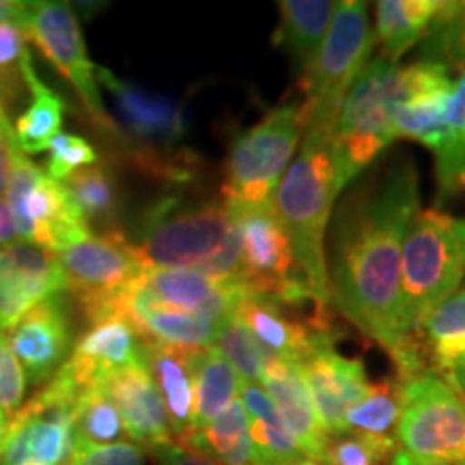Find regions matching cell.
<instances>
[{
	"label": "cell",
	"instance_id": "6da1fadb",
	"mask_svg": "<svg viewBox=\"0 0 465 465\" xmlns=\"http://www.w3.org/2000/svg\"><path fill=\"white\" fill-rule=\"evenodd\" d=\"M418 212L416 164L399 155L336 199L325 240L332 306L386 349L399 381L431 373L420 334L403 336L399 330L403 240Z\"/></svg>",
	"mask_w": 465,
	"mask_h": 465
},
{
	"label": "cell",
	"instance_id": "7a4b0ae2",
	"mask_svg": "<svg viewBox=\"0 0 465 465\" xmlns=\"http://www.w3.org/2000/svg\"><path fill=\"white\" fill-rule=\"evenodd\" d=\"M132 257L147 270H194L242 284L240 232L229 203L164 196L124 232Z\"/></svg>",
	"mask_w": 465,
	"mask_h": 465
},
{
	"label": "cell",
	"instance_id": "3957f363",
	"mask_svg": "<svg viewBox=\"0 0 465 465\" xmlns=\"http://www.w3.org/2000/svg\"><path fill=\"white\" fill-rule=\"evenodd\" d=\"M449 69L440 63L416 61L399 65L373 58L342 100L332 134V162L339 196L394 141V106L450 91Z\"/></svg>",
	"mask_w": 465,
	"mask_h": 465
},
{
	"label": "cell",
	"instance_id": "277c9868",
	"mask_svg": "<svg viewBox=\"0 0 465 465\" xmlns=\"http://www.w3.org/2000/svg\"><path fill=\"white\" fill-rule=\"evenodd\" d=\"M334 125L336 121L330 119H308L298 155L291 162L272 199L293 246L300 274L304 276L315 302L312 322L325 328L332 325L325 240L339 199L332 162Z\"/></svg>",
	"mask_w": 465,
	"mask_h": 465
},
{
	"label": "cell",
	"instance_id": "5b68a950",
	"mask_svg": "<svg viewBox=\"0 0 465 465\" xmlns=\"http://www.w3.org/2000/svg\"><path fill=\"white\" fill-rule=\"evenodd\" d=\"M465 278V218L422 209L411 220L401 257L399 330L418 334L435 306L457 293Z\"/></svg>",
	"mask_w": 465,
	"mask_h": 465
},
{
	"label": "cell",
	"instance_id": "8992f818",
	"mask_svg": "<svg viewBox=\"0 0 465 465\" xmlns=\"http://www.w3.org/2000/svg\"><path fill=\"white\" fill-rule=\"evenodd\" d=\"M97 83H102L113 100L116 130L134 164L162 182H190L199 160L182 147L185 136L182 104L116 78L106 67L97 69Z\"/></svg>",
	"mask_w": 465,
	"mask_h": 465
},
{
	"label": "cell",
	"instance_id": "52a82bcc",
	"mask_svg": "<svg viewBox=\"0 0 465 465\" xmlns=\"http://www.w3.org/2000/svg\"><path fill=\"white\" fill-rule=\"evenodd\" d=\"M306 124L304 104L293 102L270 110L257 125L242 132L226 158L224 201L240 207L270 205L298 153Z\"/></svg>",
	"mask_w": 465,
	"mask_h": 465
},
{
	"label": "cell",
	"instance_id": "ba28073f",
	"mask_svg": "<svg viewBox=\"0 0 465 465\" xmlns=\"http://www.w3.org/2000/svg\"><path fill=\"white\" fill-rule=\"evenodd\" d=\"M373 48L375 31L371 28L366 3L345 0L336 5L322 48L300 78L308 119H339L349 89L373 61Z\"/></svg>",
	"mask_w": 465,
	"mask_h": 465
},
{
	"label": "cell",
	"instance_id": "9c48e42d",
	"mask_svg": "<svg viewBox=\"0 0 465 465\" xmlns=\"http://www.w3.org/2000/svg\"><path fill=\"white\" fill-rule=\"evenodd\" d=\"M397 435L411 455L465 465V394L435 373L401 381Z\"/></svg>",
	"mask_w": 465,
	"mask_h": 465
},
{
	"label": "cell",
	"instance_id": "30bf717a",
	"mask_svg": "<svg viewBox=\"0 0 465 465\" xmlns=\"http://www.w3.org/2000/svg\"><path fill=\"white\" fill-rule=\"evenodd\" d=\"M240 232L242 282L250 293L267 295L281 304L312 302L311 289L295 263L293 246L274 205H231ZM315 306V302H312Z\"/></svg>",
	"mask_w": 465,
	"mask_h": 465
},
{
	"label": "cell",
	"instance_id": "8fae6325",
	"mask_svg": "<svg viewBox=\"0 0 465 465\" xmlns=\"http://www.w3.org/2000/svg\"><path fill=\"white\" fill-rule=\"evenodd\" d=\"M20 26L84 104L86 114L100 130L119 136L114 119L106 113L97 86V67L86 52L80 22L67 3L35 0L25 3Z\"/></svg>",
	"mask_w": 465,
	"mask_h": 465
},
{
	"label": "cell",
	"instance_id": "7c38bea8",
	"mask_svg": "<svg viewBox=\"0 0 465 465\" xmlns=\"http://www.w3.org/2000/svg\"><path fill=\"white\" fill-rule=\"evenodd\" d=\"M5 201L20 240L50 252H63L67 246L91 235V229L72 205L63 183L54 182L45 168L33 164L22 151H17L14 158Z\"/></svg>",
	"mask_w": 465,
	"mask_h": 465
},
{
	"label": "cell",
	"instance_id": "4fadbf2b",
	"mask_svg": "<svg viewBox=\"0 0 465 465\" xmlns=\"http://www.w3.org/2000/svg\"><path fill=\"white\" fill-rule=\"evenodd\" d=\"M78 401L72 383L54 375L11 418L0 465H67L74 452Z\"/></svg>",
	"mask_w": 465,
	"mask_h": 465
},
{
	"label": "cell",
	"instance_id": "5bb4252c",
	"mask_svg": "<svg viewBox=\"0 0 465 465\" xmlns=\"http://www.w3.org/2000/svg\"><path fill=\"white\" fill-rule=\"evenodd\" d=\"M58 261L67 291L83 306L89 322L108 315L113 302L143 274L121 231L91 232L58 252Z\"/></svg>",
	"mask_w": 465,
	"mask_h": 465
},
{
	"label": "cell",
	"instance_id": "9a60e30c",
	"mask_svg": "<svg viewBox=\"0 0 465 465\" xmlns=\"http://www.w3.org/2000/svg\"><path fill=\"white\" fill-rule=\"evenodd\" d=\"M65 293L58 254L25 240L0 248V332H9L44 300Z\"/></svg>",
	"mask_w": 465,
	"mask_h": 465
},
{
	"label": "cell",
	"instance_id": "2e32d148",
	"mask_svg": "<svg viewBox=\"0 0 465 465\" xmlns=\"http://www.w3.org/2000/svg\"><path fill=\"white\" fill-rule=\"evenodd\" d=\"M127 293L149 306L190 312L220 323L235 312L250 291L194 270H147L127 287Z\"/></svg>",
	"mask_w": 465,
	"mask_h": 465
},
{
	"label": "cell",
	"instance_id": "e0dca14e",
	"mask_svg": "<svg viewBox=\"0 0 465 465\" xmlns=\"http://www.w3.org/2000/svg\"><path fill=\"white\" fill-rule=\"evenodd\" d=\"M89 330L75 342L72 356L58 371L83 397L91 388L102 386L116 371L144 360L143 339L125 317L102 315L89 322Z\"/></svg>",
	"mask_w": 465,
	"mask_h": 465
},
{
	"label": "cell",
	"instance_id": "ac0fdd59",
	"mask_svg": "<svg viewBox=\"0 0 465 465\" xmlns=\"http://www.w3.org/2000/svg\"><path fill=\"white\" fill-rule=\"evenodd\" d=\"M11 351L33 386H45L67 362L72 325L63 295L44 300L7 332Z\"/></svg>",
	"mask_w": 465,
	"mask_h": 465
},
{
	"label": "cell",
	"instance_id": "d6986e66",
	"mask_svg": "<svg viewBox=\"0 0 465 465\" xmlns=\"http://www.w3.org/2000/svg\"><path fill=\"white\" fill-rule=\"evenodd\" d=\"M317 418L328 438L345 433V416L371 391L362 360L345 358L334 345H325L300 362Z\"/></svg>",
	"mask_w": 465,
	"mask_h": 465
},
{
	"label": "cell",
	"instance_id": "ffe728a7",
	"mask_svg": "<svg viewBox=\"0 0 465 465\" xmlns=\"http://www.w3.org/2000/svg\"><path fill=\"white\" fill-rule=\"evenodd\" d=\"M235 311L267 353L289 362H304L317 349L336 342L332 328H323L312 319H293L284 311V304L267 295L246 293Z\"/></svg>",
	"mask_w": 465,
	"mask_h": 465
},
{
	"label": "cell",
	"instance_id": "44dd1931",
	"mask_svg": "<svg viewBox=\"0 0 465 465\" xmlns=\"http://www.w3.org/2000/svg\"><path fill=\"white\" fill-rule=\"evenodd\" d=\"M104 388L119 407L127 438L134 440V444L153 452L173 444L174 440L164 401L144 360L124 371H116L104 381Z\"/></svg>",
	"mask_w": 465,
	"mask_h": 465
},
{
	"label": "cell",
	"instance_id": "7402d4cb",
	"mask_svg": "<svg viewBox=\"0 0 465 465\" xmlns=\"http://www.w3.org/2000/svg\"><path fill=\"white\" fill-rule=\"evenodd\" d=\"M261 381L304 457L325 463L330 438L319 422L315 405H312L306 383L302 380L300 366L267 353Z\"/></svg>",
	"mask_w": 465,
	"mask_h": 465
},
{
	"label": "cell",
	"instance_id": "603a6c76",
	"mask_svg": "<svg viewBox=\"0 0 465 465\" xmlns=\"http://www.w3.org/2000/svg\"><path fill=\"white\" fill-rule=\"evenodd\" d=\"M143 351L164 401L174 444L188 446L194 435V369L201 349H179L143 341Z\"/></svg>",
	"mask_w": 465,
	"mask_h": 465
},
{
	"label": "cell",
	"instance_id": "cb8c5ba5",
	"mask_svg": "<svg viewBox=\"0 0 465 465\" xmlns=\"http://www.w3.org/2000/svg\"><path fill=\"white\" fill-rule=\"evenodd\" d=\"M332 0H282L278 3V26L274 31V45L284 50L302 72L311 65L322 48L336 14Z\"/></svg>",
	"mask_w": 465,
	"mask_h": 465
},
{
	"label": "cell",
	"instance_id": "d4e9b609",
	"mask_svg": "<svg viewBox=\"0 0 465 465\" xmlns=\"http://www.w3.org/2000/svg\"><path fill=\"white\" fill-rule=\"evenodd\" d=\"M240 394L250 420V440L257 465H287L304 457L263 386L242 381Z\"/></svg>",
	"mask_w": 465,
	"mask_h": 465
},
{
	"label": "cell",
	"instance_id": "484cf974",
	"mask_svg": "<svg viewBox=\"0 0 465 465\" xmlns=\"http://www.w3.org/2000/svg\"><path fill=\"white\" fill-rule=\"evenodd\" d=\"M420 339L427 347L429 366L449 380L465 366V289L452 293L424 319Z\"/></svg>",
	"mask_w": 465,
	"mask_h": 465
},
{
	"label": "cell",
	"instance_id": "4316f807",
	"mask_svg": "<svg viewBox=\"0 0 465 465\" xmlns=\"http://www.w3.org/2000/svg\"><path fill=\"white\" fill-rule=\"evenodd\" d=\"M444 0H381L375 5V37L381 58L399 63L411 45L422 42Z\"/></svg>",
	"mask_w": 465,
	"mask_h": 465
},
{
	"label": "cell",
	"instance_id": "83f0119b",
	"mask_svg": "<svg viewBox=\"0 0 465 465\" xmlns=\"http://www.w3.org/2000/svg\"><path fill=\"white\" fill-rule=\"evenodd\" d=\"M22 75H25L26 89L31 91L33 102L31 106L15 119L14 136L17 149L25 155H28L45 151L50 147V143L61 134L65 100L39 78L33 63L25 67Z\"/></svg>",
	"mask_w": 465,
	"mask_h": 465
},
{
	"label": "cell",
	"instance_id": "f1b7e54d",
	"mask_svg": "<svg viewBox=\"0 0 465 465\" xmlns=\"http://www.w3.org/2000/svg\"><path fill=\"white\" fill-rule=\"evenodd\" d=\"M188 449L205 452L223 465H257L250 440V420L242 399L237 397L223 414L199 429Z\"/></svg>",
	"mask_w": 465,
	"mask_h": 465
},
{
	"label": "cell",
	"instance_id": "f546056e",
	"mask_svg": "<svg viewBox=\"0 0 465 465\" xmlns=\"http://www.w3.org/2000/svg\"><path fill=\"white\" fill-rule=\"evenodd\" d=\"M240 388L242 380L223 353L216 347L201 349L194 369V433L223 414Z\"/></svg>",
	"mask_w": 465,
	"mask_h": 465
},
{
	"label": "cell",
	"instance_id": "4dcf8cb0",
	"mask_svg": "<svg viewBox=\"0 0 465 465\" xmlns=\"http://www.w3.org/2000/svg\"><path fill=\"white\" fill-rule=\"evenodd\" d=\"M446 138L444 147L435 155V182H438V203L465 192V72L452 83L444 110Z\"/></svg>",
	"mask_w": 465,
	"mask_h": 465
},
{
	"label": "cell",
	"instance_id": "1f68e13d",
	"mask_svg": "<svg viewBox=\"0 0 465 465\" xmlns=\"http://www.w3.org/2000/svg\"><path fill=\"white\" fill-rule=\"evenodd\" d=\"M63 188L89 229L110 224L119 213V185L102 162L78 168L63 182Z\"/></svg>",
	"mask_w": 465,
	"mask_h": 465
},
{
	"label": "cell",
	"instance_id": "d6a6232c",
	"mask_svg": "<svg viewBox=\"0 0 465 465\" xmlns=\"http://www.w3.org/2000/svg\"><path fill=\"white\" fill-rule=\"evenodd\" d=\"M401 381L399 377L371 383V391L358 401L345 416V433L371 435V438L399 440Z\"/></svg>",
	"mask_w": 465,
	"mask_h": 465
},
{
	"label": "cell",
	"instance_id": "836d02e7",
	"mask_svg": "<svg viewBox=\"0 0 465 465\" xmlns=\"http://www.w3.org/2000/svg\"><path fill=\"white\" fill-rule=\"evenodd\" d=\"M449 93H438V95L420 97V100L394 106L391 116L394 138H411V141L424 144L433 155H438L449 138L444 121Z\"/></svg>",
	"mask_w": 465,
	"mask_h": 465
},
{
	"label": "cell",
	"instance_id": "e575fe53",
	"mask_svg": "<svg viewBox=\"0 0 465 465\" xmlns=\"http://www.w3.org/2000/svg\"><path fill=\"white\" fill-rule=\"evenodd\" d=\"M127 438L124 418L106 388L95 386L75 405V441L106 446Z\"/></svg>",
	"mask_w": 465,
	"mask_h": 465
},
{
	"label": "cell",
	"instance_id": "d590c367",
	"mask_svg": "<svg viewBox=\"0 0 465 465\" xmlns=\"http://www.w3.org/2000/svg\"><path fill=\"white\" fill-rule=\"evenodd\" d=\"M213 347L223 353L243 383L261 381L267 351L259 345V341L250 332L248 325L242 322L237 311L218 323Z\"/></svg>",
	"mask_w": 465,
	"mask_h": 465
},
{
	"label": "cell",
	"instance_id": "8d00e7d4",
	"mask_svg": "<svg viewBox=\"0 0 465 465\" xmlns=\"http://www.w3.org/2000/svg\"><path fill=\"white\" fill-rule=\"evenodd\" d=\"M420 61L440 63L446 69L465 63V3H441L420 45Z\"/></svg>",
	"mask_w": 465,
	"mask_h": 465
},
{
	"label": "cell",
	"instance_id": "74e56055",
	"mask_svg": "<svg viewBox=\"0 0 465 465\" xmlns=\"http://www.w3.org/2000/svg\"><path fill=\"white\" fill-rule=\"evenodd\" d=\"M399 440L371 438L360 433H342L330 438L325 450L328 465H386L397 452Z\"/></svg>",
	"mask_w": 465,
	"mask_h": 465
},
{
	"label": "cell",
	"instance_id": "f35d334b",
	"mask_svg": "<svg viewBox=\"0 0 465 465\" xmlns=\"http://www.w3.org/2000/svg\"><path fill=\"white\" fill-rule=\"evenodd\" d=\"M50 155L45 162V173L58 183H63L69 174L78 171V168L95 164L100 162L97 151L93 144L83 136L75 134H58L54 141L50 143Z\"/></svg>",
	"mask_w": 465,
	"mask_h": 465
},
{
	"label": "cell",
	"instance_id": "ab89813d",
	"mask_svg": "<svg viewBox=\"0 0 465 465\" xmlns=\"http://www.w3.org/2000/svg\"><path fill=\"white\" fill-rule=\"evenodd\" d=\"M67 465H144V449L134 441L95 446L74 441V452Z\"/></svg>",
	"mask_w": 465,
	"mask_h": 465
},
{
	"label": "cell",
	"instance_id": "60d3db41",
	"mask_svg": "<svg viewBox=\"0 0 465 465\" xmlns=\"http://www.w3.org/2000/svg\"><path fill=\"white\" fill-rule=\"evenodd\" d=\"M26 392V375L20 362L11 351L7 334L0 332V410L11 411L20 410L22 399Z\"/></svg>",
	"mask_w": 465,
	"mask_h": 465
},
{
	"label": "cell",
	"instance_id": "b9f144b4",
	"mask_svg": "<svg viewBox=\"0 0 465 465\" xmlns=\"http://www.w3.org/2000/svg\"><path fill=\"white\" fill-rule=\"evenodd\" d=\"M155 455H158L160 465H223L213 457L205 455V452L188 449V446L182 444H174V441L171 446H166V449L155 452Z\"/></svg>",
	"mask_w": 465,
	"mask_h": 465
},
{
	"label": "cell",
	"instance_id": "7bdbcfd3",
	"mask_svg": "<svg viewBox=\"0 0 465 465\" xmlns=\"http://www.w3.org/2000/svg\"><path fill=\"white\" fill-rule=\"evenodd\" d=\"M17 151L20 149H17V144H15L14 130H9V132L0 130V194H5V192H7L11 166H14V158H15Z\"/></svg>",
	"mask_w": 465,
	"mask_h": 465
},
{
	"label": "cell",
	"instance_id": "ee69618b",
	"mask_svg": "<svg viewBox=\"0 0 465 465\" xmlns=\"http://www.w3.org/2000/svg\"><path fill=\"white\" fill-rule=\"evenodd\" d=\"M17 240H20V235H17L11 209L7 205V201L0 199V248L9 246V243H14Z\"/></svg>",
	"mask_w": 465,
	"mask_h": 465
},
{
	"label": "cell",
	"instance_id": "f6af8a7d",
	"mask_svg": "<svg viewBox=\"0 0 465 465\" xmlns=\"http://www.w3.org/2000/svg\"><path fill=\"white\" fill-rule=\"evenodd\" d=\"M388 465H450V463L431 461V459L416 457V455H411V452H407V450H397Z\"/></svg>",
	"mask_w": 465,
	"mask_h": 465
},
{
	"label": "cell",
	"instance_id": "bcb514c9",
	"mask_svg": "<svg viewBox=\"0 0 465 465\" xmlns=\"http://www.w3.org/2000/svg\"><path fill=\"white\" fill-rule=\"evenodd\" d=\"M25 3H14V0H0V22H17L20 25Z\"/></svg>",
	"mask_w": 465,
	"mask_h": 465
},
{
	"label": "cell",
	"instance_id": "7dc6e473",
	"mask_svg": "<svg viewBox=\"0 0 465 465\" xmlns=\"http://www.w3.org/2000/svg\"><path fill=\"white\" fill-rule=\"evenodd\" d=\"M9 422H11V418H9L7 411L0 410V452H3L5 440H7V433H9Z\"/></svg>",
	"mask_w": 465,
	"mask_h": 465
},
{
	"label": "cell",
	"instance_id": "c3c4849f",
	"mask_svg": "<svg viewBox=\"0 0 465 465\" xmlns=\"http://www.w3.org/2000/svg\"><path fill=\"white\" fill-rule=\"evenodd\" d=\"M0 130H5V132L14 130V124L9 121V113L3 106H0Z\"/></svg>",
	"mask_w": 465,
	"mask_h": 465
},
{
	"label": "cell",
	"instance_id": "681fc988",
	"mask_svg": "<svg viewBox=\"0 0 465 465\" xmlns=\"http://www.w3.org/2000/svg\"><path fill=\"white\" fill-rule=\"evenodd\" d=\"M287 465H328V463H322V461H315V459L302 457V459H298V461H291Z\"/></svg>",
	"mask_w": 465,
	"mask_h": 465
}]
</instances>
